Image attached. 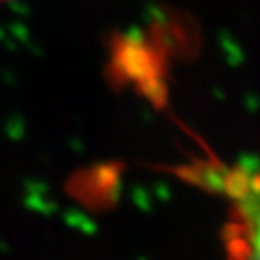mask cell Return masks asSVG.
Here are the masks:
<instances>
[{"label":"cell","instance_id":"obj_2","mask_svg":"<svg viewBox=\"0 0 260 260\" xmlns=\"http://www.w3.org/2000/svg\"><path fill=\"white\" fill-rule=\"evenodd\" d=\"M0 2H9V0H0Z\"/></svg>","mask_w":260,"mask_h":260},{"label":"cell","instance_id":"obj_1","mask_svg":"<svg viewBox=\"0 0 260 260\" xmlns=\"http://www.w3.org/2000/svg\"><path fill=\"white\" fill-rule=\"evenodd\" d=\"M224 260H260V161L224 175Z\"/></svg>","mask_w":260,"mask_h":260}]
</instances>
